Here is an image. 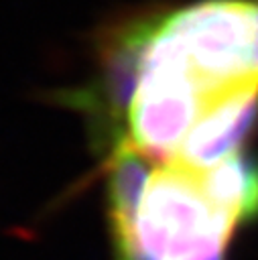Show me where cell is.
Instances as JSON below:
<instances>
[{
  "label": "cell",
  "instance_id": "obj_1",
  "mask_svg": "<svg viewBox=\"0 0 258 260\" xmlns=\"http://www.w3.org/2000/svg\"><path fill=\"white\" fill-rule=\"evenodd\" d=\"M130 32L112 146L195 167L242 154L258 118V0H203Z\"/></svg>",
  "mask_w": 258,
  "mask_h": 260
},
{
  "label": "cell",
  "instance_id": "obj_2",
  "mask_svg": "<svg viewBox=\"0 0 258 260\" xmlns=\"http://www.w3.org/2000/svg\"><path fill=\"white\" fill-rule=\"evenodd\" d=\"M258 217V162L154 160L112 146L108 219L116 260H225L238 228Z\"/></svg>",
  "mask_w": 258,
  "mask_h": 260
}]
</instances>
